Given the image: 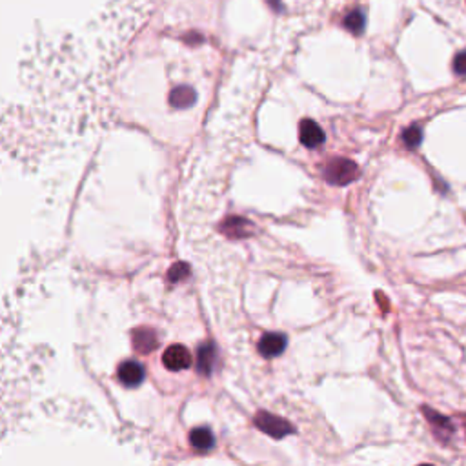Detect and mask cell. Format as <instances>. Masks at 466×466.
I'll use <instances>...</instances> for the list:
<instances>
[{"instance_id":"6da1fadb","label":"cell","mask_w":466,"mask_h":466,"mask_svg":"<svg viewBox=\"0 0 466 466\" xmlns=\"http://www.w3.org/2000/svg\"><path fill=\"white\" fill-rule=\"evenodd\" d=\"M357 173H359V168L353 160L348 159H333L326 164L324 168V179L330 182V185L344 186L350 185L352 180L357 179Z\"/></svg>"},{"instance_id":"7a4b0ae2","label":"cell","mask_w":466,"mask_h":466,"mask_svg":"<svg viewBox=\"0 0 466 466\" xmlns=\"http://www.w3.org/2000/svg\"><path fill=\"white\" fill-rule=\"evenodd\" d=\"M255 426H257L261 432H264V434H268L270 437L275 439H281L294 432V426L288 425V421L277 418V415H271V413L268 412H259L257 415H255Z\"/></svg>"},{"instance_id":"3957f363","label":"cell","mask_w":466,"mask_h":466,"mask_svg":"<svg viewBox=\"0 0 466 466\" xmlns=\"http://www.w3.org/2000/svg\"><path fill=\"white\" fill-rule=\"evenodd\" d=\"M162 363L172 372H182V370H188L192 366L193 359L188 348L182 346V344H173V346H168L164 350Z\"/></svg>"},{"instance_id":"277c9868","label":"cell","mask_w":466,"mask_h":466,"mask_svg":"<svg viewBox=\"0 0 466 466\" xmlns=\"http://www.w3.org/2000/svg\"><path fill=\"white\" fill-rule=\"evenodd\" d=\"M288 339L284 333H277V331H270V333H264L259 341V353L266 359H271V357L281 356L284 350H286Z\"/></svg>"},{"instance_id":"5b68a950","label":"cell","mask_w":466,"mask_h":466,"mask_svg":"<svg viewBox=\"0 0 466 466\" xmlns=\"http://www.w3.org/2000/svg\"><path fill=\"white\" fill-rule=\"evenodd\" d=\"M117 377L128 388H135V386L143 385L144 377H146V372H144V366L137 361H124L123 364L117 370Z\"/></svg>"},{"instance_id":"8992f818","label":"cell","mask_w":466,"mask_h":466,"mask_svg":"<svg viewBox=\"0 0 466 466\" xmlns=\"http://www.w3.org/2000/svg\"><path fill=\"white\" fill-rule=\"evenodd\" d=\"M299 139H301L303 146L314 150V147H319L324 143V131L321 130V126L315 120L306 119L299 126Z\"/></svg>"},{"instance_id":"52a82bcc","label":"cell","mask_w":466,"mask_h":466,"mask_svg":"<svg viewBox=\"0 0 466 466\" xmlns=\"http://www.w3.org/2000/svg\"><path fill=\"white\" fill-rule=\"evenodd\" d=\"M133 344L139 353H150L157 348V336L155 331L150 328H140L133 331Z\"/></svg>"},{"instance_id":"ba28073f","label":"cell","mask_w":466,"mask_h":466,"mask_svg":"<svg viewBox=\"0 0 466 466\" xmlns=\"http://www.w3.org/2000/svg\"><path fill=\"white\" fill-rule=\"evenodd\" d=\"M215 361H217V352H215V346H213L212 343L204 344V346H201V350H199V373H204V376H209L213 370V366H215Z\"/></svg>"},{"instance_id":"9c48e42d","label":"cell","mask_w":466,"mask_h":466,"mask_svg":"<svg viewBox=\"0 0 466 466\" xmlns=\"http://www.w3.org/2000/svg\"><path fill=\"white\" fill-rule=\"evenodd\" d=\"M195 91L188 86H179L172 91L170 95V103H172L173 108H179V110H185V108H190L193 103H195Z\"/></svg>"},{"instance_id":"30bf717a","label":"cell","mask_w":466,"mask_h":466,"mask_svg":"<svg viewBox=\"0 0 466 466\" xmlns=\"http://www.w3.org/2000/svg\"><path fill=\"white\" fill-rule=\"evenodd\" d=\"M190 442L195 446L197 450H209L215 442V437H213L209 428H195L190 434Z\"/></svg>"},{"instance_id":"8fae6325","label":"cell","mask_w":466,"mask_h":466,"mask_svg":"<svg viewBox=\"0 0 466 466\" xmlns=\"http://www.w3.org/2000/svg\"><path fill=\"white\" fill-rule=\"evenodd\" d=\"M425 413H426V418H428V421L432 423V426L441 430L439 435H445V439H446L448 435L452 434V432H454V426H452V423L448 421V419H445L442 415H439V413L432 412V410H428V408H425Z\"/></svg>"},{"instance_id":"7c38bea8","label":"cell","mask_w":466,"mask_h":466,"mask_svg":"<svg viewBox=\"0 0 466 466\" xmlns=\"http://www.w3.org/2000/svg\"><path fill=\"white\" fill-rule=\"evenodd\" d=\"M423 140V131L419 126H410L403 131V143L408 150H415Z\"/></svg>"},{"instance_id":"4fadbf2b","label":"cell","mask_w":466,"mask_h":466,"mask_svg":"<svg viewBox=\"0 0 466 466\" xmlns=\"http://www.w3.org/2000/svg\"><path fill=\"white\" fill-rule=\"evenodd\" d=\"M344 26H346V28L350 29L352 33H356V35L363 33V29H364L363 11L356 9V11H352L350 15H346V19H344Z\"/></svg>"},{"instance_id":"5bb4252c","label":"cell","mask_w":466,"mask_h":466,"mask_svg":"<svg viewBox=\"0 0 466 466\" xmlns=\"http://www.w3.org/2000/svg\"><path fill=\"white\" fill-rule=\"evenodd\" d=\"M454 73L459 77H466V51L455 55L454 58Z\"/></svg>"},{"instance_id":"9a60e30c","label":"cell","mask_w":466,"mask_h":466,"mask_svg":"<svg viewBox=\"0 0 466 466\" xmlns=\"http://www.w3.org/2000/svg\"><path fill=\"white\" fill-rule=\"evenodd\" d=\"M190 274V268L186 264H177L170 270V281H180Z\"/></svg>"}]
</instances>
